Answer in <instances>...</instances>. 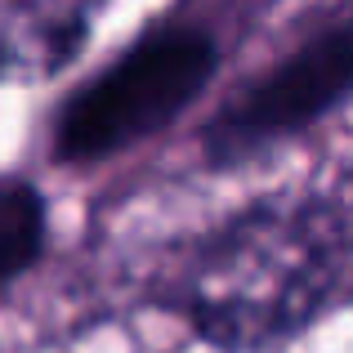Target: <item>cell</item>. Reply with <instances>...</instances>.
<instances>
[{"label":"cell","instance_id":"6da1fadb","mask_svg":"<svg viewBox=\"0 0 353 353\" xmlns=\"http://www.w3.org/2000/svg\"><path fill=\"white\" fill-rule=\"evenodd\" d=\"M340 192L264 197L228 219L183 273L179 309L219 353H273L340 309L349 291Z\"/></svg>","mask_w":353,"mask_h":353},{"label":"cell","instance_id":"7a4b0ae2","mask_svg":"<svg viewBox=\"0 0 353 353\" xmlns=\"http://www.w3.org/2000/svg\"><path fill=\"white\" fill-rule=\"evenodd\" d=\"M219 36L188 18H165L77 85L50 125V157L90 165L130 152L174 125L219 72Z\"/></svg>","mask_w":353,"mask_h":353},{"label":"cell","instance_id":"3957f363","mask_svg":"<svg viewBox=\"0 0 353 353\" xmlns=\"http://www.w3.org/2000/svg\"><path fill=\"white\" fill-rule=\"evenodd\" d=\"M353 72V27L349 9L340 5L313 36H304L286 59L259 72L250 85L233 90L219 112L201 130V148L215 170H233L255 157L273 152L277 143L304 134L331 117L349 94Z\"/></svg>","mask_w":353,"mask_h":353},{"label":"cell","instance_id":"277c9868","mask_svg":"<svg viewBox=\"0 0 353 353\" xmlns=\"http://www.w3.org/2000/svg\"><path fill=\"white\" fill-rule=\"evenodd\" d=\"M103 0H0V81H50L81 59Z\"/></svg>","mask_w":353,"mask_h":353},{"label":"cell","instance_id":"5b68a950","mask_svg":"<svg viewBox=\"0 0 353 353\" xmlns=\"http://www.w3.org/2000/svg\"><path fill=\"white\" fill-rule=\"evenodd\" d=\"M50 237V210L32 179H0V286L23 277L45 255Z\"/></svg>","mask_w":353,"mask_h":353}]
</instances>
